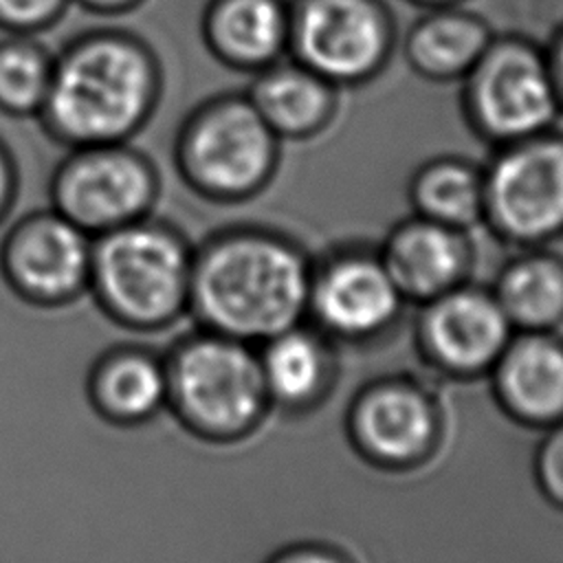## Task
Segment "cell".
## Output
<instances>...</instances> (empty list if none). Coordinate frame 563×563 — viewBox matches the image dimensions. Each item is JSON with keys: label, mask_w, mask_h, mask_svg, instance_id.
I'll return each instance as SVG.
<instances>
[{"label": "cell", "mask_w": 563, "mask_h": 563, "mask_svg": "<svg viewBox=\"0 0 563 563\" xmlns=\"http://www.w3.org/2000/svg\"><path fill=\"white\" fill-rule=\"evenodd\" d=\"M163 92L154 46L132 29L92 26L55 51L42 132L59 147L134 141Z\"/></svg>", "instance_id": "cell-1"}, {"label": "cell", "mask_w": 563, "mask_h": 563, "mask_svg": "<svg viewBox=\"0 0 563 563\" xmlns=\"http://www.w3.org/2000/svg\"><path fill=\"white\" fill-rule=\"evenodd\" d=\"M310 295L301 257L251 233L216 235L191 253L187 310L233 339H271L295 325Z\"/></svg>", "instance_id": "cell-2"}, {"label": "cell", "mask_w": 563, "mask_h": 563, "mask_svg": "<svg viewBox=\"0 0 563 563\" xmlns=\"http://www.w3.org/2000/svg\"><path fill=\"white\" fill-rule=\"evenodd\" d=\"M191 240L150 213L92 235L88 288L121 323L139 330L183 319L189 297Z\"/></svg>", "instance_id": "cell-3"}, {"label": "cell", "mask_w": 563, "mask_h": 563, "mask_svg": "<svg viewBox=\"0 0 563 563\" xmlns=\"http://www.w3.org/2000/svg\"><path fill=\"white\" fill-rule=\"evenodd\" d=\"M165 374L167 405L202 435H238L264 409L260 358L240 339L191 325L167 347Z\"/></svg>", "instance_id": "cell-4"}, {"label": "cell", "mask_w": 563, "mask_h": 563, "mask_svg": "<svg viewBox=\"0 0 563 563\" xmlns=\"http://www.w3.org/2000/svg\"><path fill=\"white\" fill-rule=\"evenodd\" d=\"M53 209L90 235L150 216L161 200L156 163L132 141L66 147L44 176Z\"/></svg>", "instance_id": "cell-5"}, {"label": "cell", "mask_w": 563, "mask_h": 563, "mask_svg": "<svg viewBox=\"0 0 563 563\" xmlns=\"http://www.w3.org/2000/svg\"><path fill=\"white\" fill-rule=\"evenodd\" d=\"M273 158V130L246 99L222 97L198 106L174 141V167L185 185L209 198L255 189Z\"/></svg>", "instance_id": "cell-6"}, {"label": "cell", "mask_w": 563, "mask_h": 563, "mask_svg": "<svg viewBox=\"0 0 563 563\" xmlns=\"http://www.w3.org/2000/svg\"><path fill=\"white\" fill-rule=\"evenodd\" d=\"M92 235L51 207L46 187L37 198L22 189L7 216L0 260L11 286L40 303H59L88 288Z\"/></svg>", "instance_id": "cell-7"}, {"label": "cell", "mask_w": 563, "mask_h": 563, "mask_svg": "<svg viewBox=\"0 0 563 563\" xmlns=\"http://www.w3.org/2000/svg\"><path fill=\"white\" fill-rule=\"evenodd\" d=\"M471 106L497 139L539 134L556 112V86L543 57L526 42L506 40L479 55L471 77Z\"/></svg>", "instance_id": "cell-8"}, {"label": "cell", "mask_w": 563, "mask_h": 563, "mask_svg": "<svg viewBox=\"0 0 563 563\" xmlns=\"http://www.w3.org/2000/svg\"><path fill=\"white\" fill-rule=\"evenodd\" d=\"M484 202L495 224L515 240H541L563 229V141L530 139L490 167Z\"/></svg>", "instance_id": "cell-9"}, {"label": "cell", "mask_w": 563, "mask_h": 563, "mask_svg": "<svg viewBox=\"0 0 563 563\" xmlns=\"http://www.w3.org/2000/svg\"><path fill=\"white\" fill-rule=\"evenodd\" d=\"M288 31L308 70L332 81L367 75L383 59L389 37L385 15L372 0H301Z\"/></svg>", "instance_id": "cell-10"}, {"label": "cell", "mask_w": 563, "mask_h": 563, "mask_svg": "<svg viewBox=\"0 0 563 563\" xmlns=\"http://www.w3.org/2000/svg\"><path fill=\"white\" fill-rule=\"evenodd\" d=\"M354 444L380 464H407L424 455L435 435L431 402L407 383H378L361 389L350 405Z\"/></svg>", "instance_id": "cell-11"}, {"label": "cell", "mask_w": 563, "mask_h": 563, "mask_svg": "<svg viewBox=\"0 0 563 563\" xmlns=\"http://www.w3.org/2000/svg\"><path fill=\"white\" fill-rule=\"evenodd\" d=\"M194 323V317L187 312L183 319L165 325L152 341L108 350L90 374L95 405L119 422L145 420L167 405L165 352Z\"/></svg>", "instance_id": "cell-12"}, {"label": "cell", "mask_w": 563, "mask_h": 563, "mask_svg": "<svg viewBox=\"0 0 563 563\" xmlns=\"http://www.w3.org/2000/svg\"><path fill=\"white\" fill-rule=\"evenodd\" d=\"M510 319L499 301L479 290L440 295L424 314L422 336L433 358L457 374H477L499 358Z\"/></svg>", "instance_id": "cell-13"}, {"label": "cell", "mask_w": 563, "mask_h": 563, "mask_svg": "<svg viewBox=\"0 0 563 563\" xmlns=\"http://www.w3.org/2000/svg\"><path fill=\"white\" fill-rule=\"evenodd\" d=\"M312 306L332 332L363 336L389 323L400 306V290L385 264L347 257L323 271L312 288Z\"/></svg>", "instance_id": "cell-14"}, {"label": "cell", "mask_w": 563, "mask_h": 563, "mask_svg": "<svg viewBox=\"0 0 563 563\" xmlns=\"http://www.w3.org/2000/svg\"><path fill=\"white\" fill-rule=\"evenodd\" d=\"M493 387L499 402L519 420L548 424L563 416V345L526 334L504 347Z\"/></svg>", "instance_id": "cell-15"}, {"label": "cell", "mask_w": 563, "mask_h": 563, "mask_svg": "<svg viewBox=\"0 0 563 563\" xmlns=\"http://www.w3.org/2000/svg\"><path fill=\"white\" fill-rule=\"evenodd\" d=\"M400 292L438 297L464 266V244L453 227L435 220L402 224L387 244L383 262Z\"/></svg>", "instance_id": "cell-16"}, {"label": "cell", "mask_w": 563, "mask_h": 563, "mask_svg": "<svg viewBox=\"0 0 563 563\" xmlns=\"http://www.w3.org/2000/svg\"><path fill=\"white\" fill-rule=\"evenodd\" d=\"M202 31L220 59L235 66H260L284 46L288 20L279 0H211Z\"/></svg>", "instance_id": "cell-17"}, {"label": "cell", "mask_w": 563, "mask_h": 563, "mask_svg": "<svg viewBox=\"0 0 563 563\" xmlns=\"http://www.w3.org/2000/svg\"><path fill=\"white\" fill-rule=\"evenodd\" d=\"M249 101L273 132L303 134L325 117L330 92L312 70L279 66L257 79Z\"/></svg>", "instance_id": "cell-18"}, {"label": "cell", "mask_w": 563, "mask_h": 563, "mask_svg": "<svg viewBox=\"0 0 563 563\" xmlns=\"http://www.w3.org/2000/svg\"><path fill=\"white\" fill-rule=\"evenodd\" d=\"M486 46V26L462 13H435L422 20L407 42L411 62L433 77H449L473 68Z\"/></svg>", "instance_id": "cell-19"}, {"label": "cell", "mask_w": 563, "mask_h": 563, "mask_svg": "<svg viewBox=\"0 0 563 563\" xmlns=\"http://www.w3.org/2000/svg\"><path fill=\"white\" fill-rule=\"evenodd\" d=\"M55 51L40 35L0 37V114L37 119L51 86Z\"/></svg>", "instance_id": "cell-20"}, {"label": "cell", "mask_w": 563, "mask_h": 563, "mask_svg": "<svg viewBox=\"0 0 563 563\" xmlns=\"http://www.w3.org/2000/svg\"><path fill=\"white\" fill-rule=\"evenodd\" d=\"M506 317L526 328H543L563 317V264L554 257H528L510 264L497 284Z\"/></svg>", "instance_id": "cell-21"}, {"label": "cell", "mask_w": 563, "mask_h": 563, "mask_svg": "<svg viewBox=\"0 0 563 563\" xmlns=\"http://www.w3.org/2000/svg\"><path fill=\"white\" fill-rule=\"evenodd\" d=\"M266 391L286 407L310 400L323 376V352L317 341L295 325L271 336L260 361Z\"/></svg>", "instance_id": "cell-22"}, {"label": "cell", "mask_w": 563, "mask_h": 563, "mask_svg": "<svg viewBox=\"0 0 563 563\" xmlns=\"http://www.w3.org/2000/svg\"><path fill=\"white\" fill-rule=\"evenodd\" d=\"M413 198L420 211L446 227H468L484 207L479 178L462 163L442 161L422 169L413 183Z\"/></svg>", "instance_id": "cell-23"}, {"label": "cell", "mask_w": 563, "mask_h": 563, "mask_svg": "<svg viewBox=\"0 0 563 563\" xmlns=\"http://www.w3.org/2000/svg\"><path fill=\"white\" fill-rule=\"evenodd\" d=\"M70 0H0V33L2 35H42L57 26Z\"/></svg>", "instance_id": "cell-24"}, {"label": "cell", "mask_w": 563, "mask_h": 563, "mask_svg": "<svg viewBox=\"0 0 563 563\" xmlns=\"http://www.w3.org/2000/svg\"><path fill=\"white\" fill-rule=\"evenodd\" d=\"M537 475L545 495L563 504V427L543 433L537 451Z\"/></svg>", "instance_id": "cell-25"}, {"label": "cell", "mask_w": 563, "mask_h": 563, "mask_svg": "<svg viewBox=\"0 0 563 563\" xmlns=\"http://www.w3.org/2000/svg\"><path fill=\"white\" fill-rule=\"evenodd\" d=\"M22 167L11 145L0 136V222L13 209L22 189Z\"/></svg>", "instance_id": "cell-26"}, {"label": "cell", "mask_w": 563, "mask_h": 563, "mask_svg": "<svg viewBox=\"0 0 563 563\" xmlns=\"http://www.w3.org/2000/svg\"><path fill=\"white\" fill-rule=\"evenodd\" d=\"M266 563H347L343 556L332 554L330 548L321 545H292L275 552Z\"/></svg>", "instance_id": "cell-27"}, {"label": "cell", "mask_w": 563, "mask_h": 563, "mask_svg": "<svg viewBox=\"0 0 563 563\" xmlns=\"http://www.w3.org/2000/svg\"><path fill=\"white\" fill-rule=\"evenodd\" d=\"M145 0H70V4L92 13V15H103V18H114V15H128L136 11Z\"/></svg>", "instance_id": "cell-28"}, {"label": "cell", "mask_w": 563, "mask_h": 563, "mask_svg": "<svg viewBox=\"0 0 563 563\" xmlns=\"http://www.w3.org/2000/svg\"><path fill=\"white\" fill-rule=\"evenodd\" d=\"M552 79H554V86L559 92H563V35L554 48V55H552Z\"/></svg>", "instance_id": "cell-29"}, {"label": "cell", "mask_w": 563, "mask_h": 563, "mask_svg": "<svg viewBox=\"0 0 563 563\" xmlns=\"http://www.w3.org/2000/svg\"><path fill=\"white\" fill-rule=\"evenodd\" d=\"M427 2H444V0H427Z\"/></svg>", "instance_id": "cell-30"}]
</instances>
